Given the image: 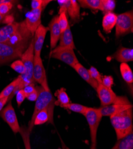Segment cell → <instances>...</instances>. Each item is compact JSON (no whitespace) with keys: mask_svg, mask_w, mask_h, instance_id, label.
I'll return each mask as SVG.
<instances>
[{"mask_svg":"<svg viewBox=\"0 0 133 149\" xmlns=\"http://www.w3.org/2000/svg\"><path fill=\"white\" fill-rule=\"evenodd\" d=\"M8 97L0 98V111L3 110L5 104L8 102Z\"/></svg>","mask_w":133,"mask_h":149,"instance_id":"ab89813d","label":"cell"},{"mask_svg":"<svg viewBox=\"0 0 133 149\" xmlns=\"http://www.w3.org/2000/svg\"><path fill=\"white\" fill-rule=\"evenodd\" d=\"M73 68L84 81H86L95 90L97 89L99 83L91 77L88 69H87L85 67H84L79 63L76 64Z\"/></svg>","mask_w":133,"mask_h":149,"instance_id":"ac0fdd59","label":"cell"},{"mask_svg":"<svg viewBox=\"0 0 133 149\" xmlns=\"http://www.w3.org/2000/svg\"><path fill=\"white\" fill-rule=\"evenodd\" d=\"M59 40V46L68 47L73 49H76L70 26L63 32L60 33Z\"/></svg>","mask_w":133,"mask_h":149,"instance_id":"ffe728a7","label":"cell"},{"mask_svg":"<svg viewBox=\"0 0 133 149\" xmlns=\"http://www.w3.org/2000/svg\"><path fill=\"white\" fill-rule=\"evenodd\" d=\"M58 23L61 33L63 32L69 26L68 15L66 12H62L58 16Z\"/></svg>","mask_w":133,"mask_h":149,"instance_id":"f1b7e54d","label":"cell"},{"mask_svg":"<svg viewBox=\"0 0 133 149\" xmlns=\"http://www.w3.org/2000/svg\"><path fill=\"white\" fill-rule=\"evenodd\" d=\"M102 84L106 87L112 89L114 84V78L112 76H104L102 79Z\"/></svg>","mask_w":133,"mask_h":149,"instance_id":"e575fe53","label":"cell"},{"mask_svg":"<svg viewBox=\"0 0 133 149\" xmlns=\"http://www.w3.org/2000/svg\"><path fill=\"white\" fill-rule=\"evenodd\" d=\"M38 95V93L37 90H36L35 91H34L33 93H32L29 94L28 95H27L26 97V98H27L28 100H30L31 102H34V101L37 100Z\"/></svg>","mask_w":133,"mask_h":149,"instance_id":"f35d334b","label":"cell"},{"mask_svg":"<svg viewBox=\"0 0 133 149\" xmlns=\"http://www.w3.org/2000/svg\"><path fill=\"white\" fill-rule=\"evenodd\" d=\"M55 95L57 98V100L55 102V105L60 106L61 107H64L67 104L70 103V98L66 90L64 88H62L56 91Z\"/></svg>","mask_w":133,"mask_h":149,"instance_id":"603a6c76","label":"cell"},{"mask_svg":"<svg viewBox=\"0 0 133 149\" xmlns=\"http://www.w3.org/2000/svg\"><path fill=\"white\" fill-rule=\"evenodd\" d=\"M102 0H79L77 1L79 6L92 10H100Z\"/></svg>","mask_w":133,"mask_h":149,"instance_id":"d4e9b609","label":"cell"},{"mask_svg":"<svg viewBox=\"0 0 133 149\" xmlns=\"http://www.w3.org/2000/svg\"><path fill=\"white\" fill-rule=\"evenodd\" d=\"M14 21L13 20V18L11 16H3L0 15V23H10L11 22Z\"/></svg>","mask_w":133,"mask_h":149,"instance_id":"74e56055","label":"cell"},{"mask_svg":"<svg viewBox=\"0 0 133 149\" xmlns=\"http://www.w3.org/2000/svg\"><path fill=\"white\" fill-rule=\"evenodd\" d=\"M113 58L120 63H127L133 60V50L132 48L120 47L114 53Z\"/></svg>","mask_w":133,"mask_h":149,"instance_id":"d6986e66","label":"cell"},{"mask_svg":"<svg viewBox=\"0 0 133 149\" xmlns=\"http://www.w3.org/2000/svg\"><path fill=\"white\" fill-rule=\"evenodd\" d=\"M117 15L114 12L104 15L102 20V27L105 33H110L116 25Z\"/></svg>","mask_w":133,"mask_h":149,"instance_id":"44dd1931","label":"cell"},{"mask_svg":"<svg viewBox=\"0 0 133 149\" xmlns=\"http://www.w3.org/2000/svg\"><path fill=\"white\" fill-rule=\"evenodd\" d=\"M48 29L50 32V48L51 51L56 47L61 33L58 23V16H54L48 24Z\"/></svg>","mask_w":133,"mask_h":149,"instance_id":"2e32d148","label":"cell"},{"mask_svg":"<svg viewBox=\"0 0 133 149\" xmlns=\"http://www.w3.org/2000/svg\"><path fill=\"white\" fill-rule=\"evenodd\" d=\"M133 147V132L118 140L111 149H130Z\"/></svg>","mask_w":133,"mask_h":149,"instance_id":"7402d4cb","label":"cell"},{"mask_svg":"<svg viewBox=\"0 0 133 149\" xmlns=\"http://www.w3.org/2000/svg\"><path fill=\"white\" fill-rule=\"evenodd\" d=\"M120 71L123 79L128 84L133 83V73L130 66L126 63H122L120 65Z\"/></svg>","mask_w":133,"mask_h":149,"instance_id":"cb8c5ba5","label":"cell"},{"mask_svg":"<svg viewBox=\"0 0 133 149\" xmlns=\"http://www.w3.org/2000/svg\"><path fill=\"white\" fill-rule=\"evenodd\" d=\"M50 57L62 61L72 68L79 63L74 49L68 47H56L51 51Z\"/></svg>","mask_w":133,"mask_h":149,"instance_id":"52a82bcc","label":"cell"},{"mask_svg":"<svg viewBox=\"0 0 133 149\" xmlns=\"http://www.w3.org/2000/svg\"><path fill=\"white\" fill-rule=\"evenodd\" d=\"M96 144H92L91 143V147H90V149H97Z\"/></svg>","mask_w":133,"mask_h":149,"instance_id":"60d3db41","label":"cell"},{"mask_svg":"<svg viewBox=\"0 0 133 149\" xmlns=\"http://www.w3.org/2000/svg\"><path fill=\"white\" fill-rule=\"evenodd\" d=\"M22 90L26 97L29 94H30L36 91V88L35 86V83H32V84H31L26 86L25 87H24L23 89H22Z\"/></svg>","mask_w":133,"mask_h":149,"instance_id":"8d00e7d4","label":"cell"},{"mask_svg":"<svg viewBox=\"0 0 133 149\" xmlns=\"http://www.w3.org/2000/svg\"><path fill=\"white\" fill-rule=\"evenodd\" d=\"M33 79L35 82L40 84L44 89L49 90L46 77V73L41 56L34 55Z\"/></svg>","mask_w":133,"mask_h":149,"instance_id":"9c48e42d","label":"cell"},{"mask_svg":"<svg viewBox=\"0 0 133 149\" xmlns=\"http://www.w3.org/2000/svg\"><path fill=\"white\" fill-rule=\"evenodd\" d=\"M95 90L97 93L102 107L117 103L131 104L126 97L117 96L112 89L106 87L102 84H99Z\"/></svg>","mask_w":133,"mask_h":149,"instance_id":"3957f363","label":"cell"},{"mask_svg":"<svg viewBox=\"0 0 133 149\" xmlns=\"http://www.w3.org/2000/svg\"><path fill=\"white\" fill-rule=\"evenodd\" d=\"M130 149H133V147H132V148H130Z\"/></svg>","mask_w":133,"mask_h":149,"instance_id":"7bdbcfd3","label":"cell"},{"mask_svg":"<svg viewBox=\"0 0 133 149\" xmlns=\"http://www.w3.org/2000/svg\"><path fill=\"white\" fill-rule=\"evenodd\" d=\"M3 3V0H0V4Z\"/></svg>","mask_w":133,"mask_h":149,"instance_id":"b9f144b4","label":"cell"},{"mask_svg":"<svg viewBox=\"0 0 133 149\" xmlns=\"http://www.w3.org/2000/svg\"><path fill=\"white\" fill-rule=\"evenodd\" d=\"M132 118V107L110 117L111 122L115 131L118 140L133 132Z\"/></svg>","mask_w":133,"mask_h":149,"instance_id":"6da1fadb","label":"cell"},{"mask_svg":"<svg viewBox=\"0 0 133 149\" xmlns=\"http://www.w3.org/2000/svg\"><path fill=\"white\" fill-rule=\"evenodd\" d=\"M116 7V1L114 0H102L100 10L105 14L111 13Z\"/></svg>","mask_w":133,"mask_h":149,"instance_id":"83f0119b","label":"cell"},{"mask_svg":"<svg viewBox=\"0 0 133 149\" xmlns=\"http://www.w3.org/2000/svg\"><path fill=\"white\" fill-rule=\"evenodd\" d=\"M33 38V35L27 28L25 21L20 22L17 31L6 42L10 45L27 48Z\"/></svg>","mask_w":133,"mask_h":149,"instance_id":"277c9868","label":"cell"},{"mask_svg":"<svg viewBox=\"0 0 133 149\" xmlns=\"http://www.w3.org/2000/svg\"><path fill=\"white\" fill-rule=\"evenodd\" d=\"M55 104L40 111L34 119V125H40L45 123H54V109Z\"/></svg>","mask_w":133,"mask_h":149,"instance_id":"5bb4252c","label":"cell"},{"mask_svg":"<svg viewBox=\"0 0 133 149\" xmlns=\"http://www.w3.org/2000/svg\"><path fill=\"white\" fill-rule=\"evenodd\" d=\"M48 31L49 29L48 27H45L41 24L35 31L33 36L34 55L41 56L45 36Z\"/></svg>","mask_w":133,"mask_h":149,"instance_id":"4fadbf2b","label":"cell"},{"mask_svg":"<svg viewBox=\"0 0 133 149\" xmlns=\"http://www.w3.org/2000/svg\"><path fill=\"white\" fill-rule=\"evenodd\" d=\"M132 107L131 104L117 103L112 104L106 106L100 107L99 109L103 116H111L114 115L121 112L127 109Z\"/></svg>","mask_w":133,"mask_h":149,"instance_id":"9a60e30c","label":"cell"},{"mask_svg":"<svg viewBox=\"0 0 133 149\" xmlns=\"http://www.w3.org/2000/svg\"><path fill=\"white\" fill-rule=\"evenodd\" d=\"M88 70L90 74H91V77L94 79H95L99 84H102V77L101 76L100 73H99V72L97 70V69L93 66H91L90 68V69Z\"/></svg>","mask_w":133,"mask_h":149,"instance_id":"836d02e7","label":"cell"},{"mask_svg":"<svg viewBox=\"0 0 133 149\" xmlns=\"http://www.w3.org/2000/svg\"><path fill=\"white\" fill-rule=\"evenodd\" d=\"M52 1H48V0H32L31 1V7L32 10L43 8L49 4Z\"/></svg>","mask_w":133,"mask_h":149,"instance_id":"d6a6232c","label":"cell"},{"mask_svg":"<svg viewBox=\"0 0 133 149\" xmlns=\"http://www.w3.org/2000/svg\"><path fill=\"white\" fill-rule=\"evenodd\" d=\"M20 81V76H19L17 78H16L15 80L12 81L10 84H8L6 87L0 93V98L6 97H10L13 93L14 92L15 90L19 85Z\"/></svg>","mask_w":133,"mask_h":149,"instance_id":"484cf974","label":"cell"},{"mask_svg":"<svg viewBox=\"0 0 133 149\" xmlns=\"http://www.w3.org/2000/svg\"><path fill=\"white\" fill-rule=\"evenodd\" d=\"M12 1H6L3 0V3L0 4V15L3 16H7L9 11L13 7Z\"/></svg>","mask_w":133,"mask_h":149,"instance_id":"1f68e13d","label":"cell"},{"mask_svg":"<svg viewBox=\"0 0 133 149\" xmlns=\"http://www.w3.org/2000/svg\"><path fill=\"white\" fill-rule=\"evenodd\" d=\"M84 116L86 117L88 123L90 130L91 143L97 144V130L103 116L99 108L97 109L89 107H87Z\"/></svg>","mask_w":133,"mask_h":149,"instance_id":"5b68a950","label":"cell"},{"mask_svg":"<svg viewBox=\"0 0 133 149\" xmlns=\"http://www.w3.org/2000/svg\"><path fill=\"white\" fill-rule=\"evenodd\" d=\"M0 116L8 124L15 134L19 132L20 127L18 122L15 110L11 102L1 111Z\"/></svg>","mask_w":133,"mask_h":149,"instance_id":"8fae6325","label":"cell"},{"mask_svg":"<svg viewBox=\"0 0 133 149\" xmlns=\"http://www.w3.org/2000/svg\"><path fill=\"white\" fill-rule=\"evenodd\" d=\"M27 48L16 47L7 43H0V65L20 58Z\"/></svg>","mask_w":133,"mask_h":149,"instance_id":"8992f818","label":"cell"},{"mask_svg":"<svg viewBox=\"0 0 133 149\" xmlns=\"http://www.w3.org/2000/svg\"><path fill=\"white\" fill-rule=\"evenodd\" d=\"M26 98V95L24 93L23 90H20L16 93V102L18 107H20L23 101Z\"/></svg>","mask_w":133,"mask_h":149,"instance_id":"d590c367","label":"cell"},{"mask_svg":"<svg viewBox=\"0 0 133 149\" xmlns=\"http://www.w3.org/2000/svg\"><path fill=\"white\" fill-rule=\"evenodd\" d=\"M44 9L32 10L27 14L25 20L26 26L33 36L34 33L41 23V13Z\"/></svg>","mask_w":133,"mask_h":149,"instance_id":"7c38bea8","label":"cell"},{"mask_svg":"<svg viewBox=\"0 0 133 149\" xmlns=\"http://www.w3.org/2000/svg\"><path fill=\"white\" fill-rule=\"evenodd\" d=\"M11 69H13L15 71L20 74V75L25 73L26 69L24 66L23 62L21 60H16L14 61L10 65Z\"/></svg>","mask_w":133,"mask_h":149,"instance_id":"4dcf8cb0","label":"cell"},{"mask_svg":"<svg viewBox=\"0 0 133 149\" xmlns=\"http://www.w3.org/2000/svg\"><path fill=\"white\" fill-rule=\"evenodd\" d=\"M59 5L58 14L62 12H66L71 19L77 21L80 17V6L75 0H58L57 1Z\"/></svg>","mask_w":133,"mask_h":149,"instance_id":"30bf717a","label":"cell"},{"mask_svg":"<svg viewBox=\"0 0 133 149\" xmlns=\"http://www.w3.org/2000/svg\"><path fill=\"white\" fill-rule=\"evenodd\" d=\"M36 90L38 93V95L37 100L35 101V109L32 116L31 121L29 122L28 130L30 132H32L34 126V119L40 111L47 108L52 104H55L56 99L53 95L52 92L49 90H45L42 86H36Z\"/></svg>","mask_w":133,"mask_h":149,"instance_id":"7a4b0ae2","label":"cell"},{"mask_svg":"<svg viewBox=\"0 0 133 149\" xmlns=\"http://www.w3.org/2000/svg\"><path fill=\"white\" fill-rule=\"evenodd\" d=\"M20 22L13 21L0 28V43H6L17 31Z\"/></svg>","mask_w":133,"mask_h":149,"instance_id":"e0dca14e","label":"cell"},{"mask_svg":"<svg viewBox=\"0 0 133 149\" xmlns=\"http://www.w3.org/2000/svg\"><path fill=\"white\" fill-rule=\"evenodd\" d=\"M63 108L69 109L72 111H74V112L78 113L84 115L87 109V107L77 103H70L69 104L65 106Z\"/></svg>","mask_w":133,"mask_h":149,"instance_id":"f546056e","label":"cell"},{"mask_svg":"<svg viewBox=\"0 0 133 149\" xmlns=\"http://www.w3.org/2000/svg\"><path fill=\"white\" fill-rule=\"evenodd\" d=\"M133 12L127 11L117 15L115 35L116 38L132 32Z\"/></svg>","mask_w":133,"mask_h":149,"instance_id":"ba28073f","label":"cell"},{"mask_svg":"<svg viewBox=\"0 0 133 149\" xmlns=\"http://www.w3.org/2000/svg\"><path fill=\"white\" fill-rule=\"evenodd\" d=\"M19 133L20 134L23 141L25 145V149H31V142H30V131L28 128L25 126H22L20 127Z\"/></svg>","mask_w":133,"mask_h":149,"instance_id":"4316f807","label":"cell"}]
</instances>
